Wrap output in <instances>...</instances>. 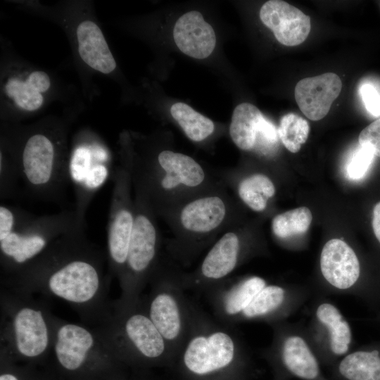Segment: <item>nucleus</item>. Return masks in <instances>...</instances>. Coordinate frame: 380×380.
Returning <instances> with one entry per match:
<instances>
[{
	"instance_id": "obj_15",
	"label": "nucleus",
	"mask_w": 380,
	"mask_h": 380,
	"mask_svg": "<svg viewBox=\"0 0 380 380\" xmlns=\"http://www.w3.org/2000/svg\"><path fill=\"white\" fill-rule=\"evenodd\" d=\"M111 156L98 139L89 135L80 137L69 156L70 182L75 194L74 210L85 222L87 208L94 195L108 178H111Z\"/></svg>"
},
{
	"instance_id": "obj_4",
	"label": "nucleus",
	"mask_w": 380,
	"mask_h": 380,
	"mask_svg": "<svg viewBox=\"0 0 380 380\" xmlns=\"http://www.w3.org/2000/svg\"><path fill=\"white\" fill-rule=\"evenodd\" d=\"M172 367L180 380H246L249 357L234 331L194 304L187 336Z\"/></svg>"
},
{
	"instance_id": "obj_17",
	"label": "nucleus",
	"mask_w": 380,
	"mask_h": 380,
	"mask_svg": "<svg viewBox=\"0 0 380 380\" xmlns=\"http://www.w3.org/2000/svg\"><path fill=\"white\" fill-rule=\"evenodd\" d=\"M305 330L322 365L331 368L353 348L350 324L340 309L324 296L314 301Z\"/></svg>"
},
{
	"instance_id": "obj_28",
	"label": "nucleus",
	"mask_w": 380,
	"mask_h": 380,
	"mask_svg": "<svg viewBox=\"0 0 380 380\" xmlns=\"http://www.w3.org/2000/svg\"><path fill=\"white\" fill-rule=\"evenodd\" d=\"M170 113L187 138L195 143H202L215 133L214 122L184 103L173 104Z\"/></svg>"
},
{
	"instance_id": "obj_3",
	"label": "nucleus",
	"mask_w": 380,
	"mask_h": 380,
	"mask_svg": "<svg viewBox=\"0 0 380 380\" xmlns=\"http://www.w3.org/2000/svg\"><path fill=\"white\" fill-rule=\"evenodd\" d=\"M172 234L164 241L166 254L189 266L229 228L238 224L236 199L220 180L213 187L176 205L161 217Z\"/></svg>"
},
{
	"instance_id": "obj_35",
	"label": "nucleus",
	"mask_w": 380,
	"mask_h": 380,
	"mask_svg": "<svg viewBox=\"0 0 380 380\" xmlns=\"http://www.w3.org/2000/svg\"><path fill=\"white\" fill-rule=\"evenodd\" d=\"M372 228L380 244V202L377 203L373 209Z\"/></svg>"
},
{
	"instance_id": "obj_19",
	"label": "nucleus",
	"mask_w": 380,
	"mask_h": 380,
	"mask_svg": "<svg viewBox=\"0 0 380 380\" xmlns=\"http://www.w3.org/2000/svg\"><path fill=\"white\" fill-rule=\"evenodd\" d=\"M267 284L265 278L257 275L229 277L205 293L217 319L229 326L236 324L241 312Z\"/></svg>"
},
{
	"instance_id": "obj_10",
	"label": "nucleus",
	"mask_w": 380,
	"mask_h": 380,
	"mask_svg": "<svg viewBox=\"0 0 380 380\" xmlns=\"http://www.w3.org/2000/svg\"><path fill=\"white\" fill-rule=\"evenodd\" d=\"M135 218L127 259L118 279L120 297L113 301L115 307L136 305L155 272L163 255L162 234L158 216L142 196L134 194Z\"/></svg>"
},
{
	"instance_id": "obj_7",
	"label": "nucleus",
	"mask_w": 380,
	"mask_h": 380,
	"mask_svg": "<svg viewBox=\"0 0 380 380\" xmlns=\"http://www.w3.org/2000/svg\"><path fill=\"white\" fill-rule=\"evenodd\" d=\"M1 357L37 361L50 355L56 317L42 297L1 285Z\"/></svg>"
},
{
	"instance_id": "obj_18",
	"label": "nucleus",
	"mask_w": 380,
	"mask_h": 380,
	"mask_svg": "<svg viewBox=\"0 0 380 380\" xmlns=\"http://www.w3.org/2000/svg\"><path fill=\"white\" fill-rule=\"evenodd\" d=\"M310 294L311 291L304 287L267 284L241 312L236 324L261 322L272 326L286 321Z\"/></svg>"
},
{
	"instance_id": "obj_13",
	"label": "nucleus",
	"mask_w": 380,
	"mask_h": 380,
	"mask_svg": "<svg viewBox=\"0 0 380 380\" xmlns=\"http://www.w3.org/2000/svg\"><path fill=\"white\" fill-rule=\"evenodd\" d=\"M65 372L77 373L120 362L94 327L55 319L51 353Z\"/></svg>"
},
{
	"instance_id": "obj_14",
	"label": "nucleus",
	"mask_w": 380,
	"mask_h": 380,
	"mask_svg": "<svg viewBox=\"0 0 380 380\" xmlns=\"http://www.w3.org/2000/svg\"><path fill=\"white\" fill-rule=\"evenodd\" d=\"M253 252L254 245L247 232L238 224L229 228L210 246L195 270L182 271L184 289L205 292L229 278Z\"/></svg>"
},
{
	"instance_id": "obj_16",
	"label": "nucleus",
	"mask_w": 380,
	"mask_h": 380,
	"mask_svg": "<svg viewBox=\"0 0 380 380\" xmlns=\"http://www.w3.org/2000/svg\"><path fill=\"white\" fill-rule=\"evenodd\" d=\"M110 179L113 190L107 226V260L111 277L120 279L125 265L134 224V201L128 171L115 168Z\"/></svg>"
},
{
	"instance_id": "obj_34",
	"label": "nucleus",
	"mask_w": 380,
	"mask_h": 380,
	"mask_svg": "<svg viewBox=\"0 0 380 380\" xmlns=\"http://www.w3.org/2000/svg\"><path fill=\"white\" fill-rule=\"evenodd\" d=\"M360 92L367 111L375 117L380 116V94L375 87L369 84H364Z\"/></svg>"
},
{
	"instance_id": "obj_31",
	"label": "nucleus",
	"mask_w": 380,
	"mask_h": 380,
	"mask_svg": "<svg viewBox=\"0 0 380 380\" xmlns=\"http://www.w3.org/2000/svg\"><path fill=\"white\" fill-rule=\"evenodd\" d=\"M20 184L18 171L8 153L3 148L0 152L1 200L14 198L19 194Z\"/></svg>"
},
{
	"instance_id": "obj_32",
	"label": "nucleus",
	"mask_w": 380,
	"mask_h": 380,
	"mask_svg": "<svg viewBox=\"0 0 380 380\" xmlns=\"http://www.w3.org/2000/svg\"><path fill=\"white\" fill-rule=\"evenodd\" d=\"M374 153L368 147L360 146L353 154L347 166V175L350 179L362 178L374 159Z\"/></svg>"
},
{
	"instance_id": "obj_2",
	"label": "nucleus",
	"mask_w": 380,
	"mask_h": 380,
	"mask_svg": "<svg viewBox=\"0 0 380 380\" xmlns=\"http://www.w3.org/2000/svg\"><path fill=\"white\" fill-rule=\"evenodd\" d=\"M122 164L134 194L144 198L158 217L183 201L220 182L192 157L168 148L139 152L123 143Z\"/></svg>"
},
{
	"instance_id": "obj_33",
	"label": "nucleus",
	"mask_w": 380,
	"mask_h": 380,
	"mask_svg": "<svg viewBox=\"0 0 380 380\" xmlns=\"http://www.w3.org/2000/svg\"><path fill=\"white\" fill-rule=\"evenodd\" d=\"M358 141L360 146L369 148L374 156L380 157V118L361 131Z\"/></svg>"
},
{
	"instance_id": "obj_12",
	"label": "nucleus",
	"mask_w": 380,
	"mask_h": 380,
	"mask_svg": "<svg viewBox=\"0 0 380 380\" xmlns=\"http://www.w3.org/2000/svg\"><path fill=\"white\" fill-rule=\"evenodd\" d=\"M271 344L262 352L275 379L329 380L308 336L305 326L287 321L272 326Z\"/></svg>"
},
{
	"instance_id": "obj_23",
	"label": "nucleus",
	"mask_w": 380,
	"mask_h": 380,
	"mask_svg": "<svg viewBox=\"0 0 380 380\" xmlns=\"http://www.w3.org/2000/svg\"><path fill=\"white\" fill-rule=\"evenodd\" d=\"M173 38L182 52L197 59L209 56L216 44L213 28L196 11L186 13L177 20Z\"/></svg>"
},
{
	"instance_id": "obj_21",
	"label": "nucleus",
	"mask_w": 380,
	"mask_h": 380,
	"mask_svg": "<svg viewBox=\"0 0 380 380\" xmlns=\"http://www.w3.org/2000/svg\"><path fill=\"white\" fill-rule=\"evenodd\" d=\"M341 89L340 77L334 72H326L298 82L294 91L295 99L308 118L317 121L328 114Z\"/></svg>"
},
{
	"instance_id": "obj_27",
	"label": "nucleus",
	"mask_w": 380,
	"mask_h": 380,
	"mask_svg": "<svg viewBox=\"0 0 380 380\" xmlns=\"http://www.w3.org/2000/svg\"><path fill=\"white\" fill-rule=\"evenodd\" d=\"M265 118L254 105L239 104L233 111L229 129L233 143L241 151H253Z\"/></svg>"
},
{
	"instance_id": "obj_8",
	"label": "nucleus",
	"mask_w": 380,
	"mask_h": 380,
	"mask_svg": "<svg viewBox=\"0 0 380 380\" xmlns=\"http://www.w3.org/2000/svg\"><path fill=\"white\" fill-rule=\"evenodd\" d=\"M96 328L120 362L142 366H170L175 357L145 311L136 305L118 308Z\"/></svg>"
},
{
	"instance_id": "obj_38",
	"label": "nucleus",
	"mask_w": 380,
	"mask_h": 380,
	"mask_svg": "<svg viewBox=\"0 0 380 380\" xmlns=\"http://www.w3.org/2000/svg\"><path fill=\"white\" fill-rule=\"evenodd\" d=\"M274 380H278V379H274Z\"/></svg>"
},
{
	"instance_id": "obj_24",
	"label": "nucleus",
	"mask_w": 380,
	"mask_h": 380,
	"mask_svg": "<svg viewBox=\"0 0 380 380\" xmlns=\"http://www.w3.org/2000/svg\"><path fill=\"white\" fill-rule=\"evenodd\" d=\"M75 37L79 56L87 66L105 75L115 70V60L95 21L89 19L80 21L75 29Z\"/></svg>"
},
{
	"instance_id": "obj_26",
	"label": "nucleus",
	"mask_w": 380,
	"mask_h": 380,
	"mask_svg": "<svg viewBox=\"0 0 380 380\" xmlns=\"http://www.w3.org/2000/svg\"><path fill=\"white\" fill-rule=\"evenodd\" d=\"M334 380H380V341L353 349L331 367Z\"/></svg>"
},
{
	"instance_id": "obj_29",
	"label": "nucleus",
	"mask_w": 380,
	"mask_h": 380,
	"mask_svg": "<svg viewBox=\"0 0 380 380\" xmlns=\"http://www.w3.org/2000/svg\"><path fill=\"white\" fill-rule=\"evenodd\" d=\"M312 215L307 207H299L275 215L272 220V231L275 237L285 239L305 233Z\"/></svg>"
},
{
	"instance_id": "obj_11",
	"label": "nucleus",
	"mask_w": 380,
	"mask_h": 380,
	"mask_svg": "<svg viewBox=\"0 0 380 380\" xmlns=\"http://www.w3.org/2000/svg\"><path fill=\"white\" fill-rule=\"evenodd\" d=\"M319 266L322 293L350 295L371 307L380 305V284L365 275L357 253L342 239L325 243Z\"/></svg>"
},
{
	"instance_id": "obj_6",
	"label": "nucleus",
	"mask_w": 380,
	"mask_h": 380,
	"mask_svg": "<svg viewBox=\"0 0 380 380\" xmlns=\"http://www.w3.org/2000/svg\"><path fill=\"white\" fill-rule=\"evenodd\" d=\"M86 228L74 209L42 216L0 205L1 277L11 276L42 254L60 237Z\"/></svg>"
},
{
	"instance_id": "obj_25",
	"label": "nucleus",
	"mask_w": 380,
	"mask_h": 380,
	"mask_svg": "<svg viewBox=\"0 0 380 380\" xmlns=\"http://www.w3.org/2000/svg\"><path fill=\"white\" fill-rule=\"evenodd\" d=\"M51 87V80L48 73L42 70H33L8 77L4 89L16 108L32 113L44 105L45 94Z\"/></svg>"
},
{
	"instance_id": "obj_9",
	"label": "nucleus",
	"mask_w": 380,
	"mask_h": 380,
	"mask_svg": "<svg viewBox=\"0 0 380 380\" xmlns=\"http://www.w3.org/2000/svg\"><path fill=\"white\" fill-rule=\"evenodd\" d=\"M182 273L178 265L163 253L148 283V293L141 297L145 311L168 344L175 360L187 336L195 304L184 293Z\"/></svg>"
},
{
	"instance_id": "obj_5",
	"label": "nucleus",
	"mask_w": 380,
	"mask_h": 380,
	"mask_svg": "<svg viewBox=\"0 0 380 380\" xmlns=\"http://www.w3.org/2000/svg\"><path fill=\"white\" fill-rule=\"evenodd\" d=\"M63 128L37 127L4 139L15 164L23 191L34 199L63 204L70 183L69 156Z\"/></svg>"
},
{
	"instance_id": "obj_30",
	"label": "nucleus",
	"mask_w": 380,
	"mask_h": 380,
	"mask_svg": "<svg viewBox=\"0 0 380 380\" xmlns=\"http://www.w3.org/2000/svg\"><path fill=\"white\" fill-rule=\"evenodd\" d=\"M310 132L308 122L293 113L284 115L280 120L278 134L283 145L291 153H297L305 143Z\"/></svg>"
},
{
	"instance_id": "obj_20",
	"label": "nucleus",
	"mask_w": 380,
	"mask_h": 380,
	"mask_svg": "<svg viewBox=\"0 0 380 380\" xmlns=\"http://www.w3.org/2000/svg\"><path fill=\"white\" fill-rule=\"evenodd\" d=\"M259 15L262 23L272 31L277 40L284 46L300 44L310 32V17L284 1L270 0L265 2Z\"/></svg>"
},
{
	"instance_id": "obj_22",
	"label": "nucleus",
	"mask_w": 380,
	"mask_h": 380,
	"mask_svg": "<svg viewBox=\"0 0 380 380\" xmlns=\"http://www.w3.org/2000/svg\"><path fill=\"white\" fill-rule=\"evenodd\" d=\"M215 174L229 190L234 191L241 203L254 212H265L276 194L273 181L263 172L245 174L229 169L215 172Z\"/></svg>"
},
{
	"instance_id": "obj_1",
	"label": "nucleus",
	"mask_w": 380,
	"mask_h": 380,
	"mask_svg": "<svg viewBox=\"0 0 380 380\" xmlns=\"http://www.w3.org/2000/svg\"><path fill=\"white\" fill-rule=\"evenodd\" d=\"M85 229L58 239L20 270L1 277V285L61 300L87 325L100 324L113 311L108 298L112 277L106 270L107 255L87 239Z\"/></svg>"
},
{
	"instance_id": "obj_36",
	"label": "nucleus",
	"mask_w": 380,
	"mask_h": 380,
	"mask_svg": "<svg viewBox=\"0 0 380 380\" xmlns=\"http://www.w3.org/2000/svg\"><path fill=\"white\" fill-rule=\"evenodd\" d=\"M0 380H20V377L13 372H4L0 375Z\"/></svg>"
},
{
	"instance_id": "obj_37",
	"label": "nucleus",
	"mask_w": 380,
	"mask_h": 380,
	"mask_svg": "<svg viewBox=\"0 0 380 380\" xmlns=\"http://www.w3.org/2000/svg\"><path fill=\"white\" fill-rule=\"evenodd\" d=\"M376 320L380 323V311H379L376 315Z\"/></svg>"
}]
</instances>
